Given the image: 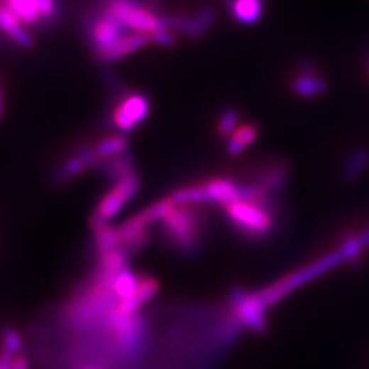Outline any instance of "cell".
Segmentation results:
<instances>
[{"label": "cell", "instance_id": "obj_22", "mask_svg": "<svg viewBox=\"0 0 369 369\" xmlns=\"http://www.w3.org/2000/svg\"><path fill=\"white\" fill-rule=\"evenodd\" d=\"M174 208H175V205L172 203V200L170 197H165V199L154 202L153 205L145 208L143 211L137 212V216H138V219L142 220V224L146 228H150L151 225L162 221Z\"/></svg>", "mask_w": 369, "mask_h": 369}, {"label": "cell", "instance_id": "obj_11", "mask_svg": "<svg viewBox=\"0 0 369 369\" xmlns=\"http://www.w3.org/2000/svg\"><path fill=\"white\" fill-rule=\"evenodd\" d=\"M288 165L285 162H274L266 165L251 183L257 184L258 188H262L265 192L274 197L275 194H279L283 189L286 180H288Z\"/></svg>", "mask_w": 369, "mask_h": 369}, {"label": "cell", "instance_id": "obj_20", "mask_svg": "<svg viewBox=\"0 0 369 369\" xmlns=\"http://www.w3.org/2000/svg\"><path fill=\"white\" fill-rule=\"evenodd\" d=\"M138 282H141V277L129 270V268L120 271L113 280V294L116 300L119 302L131 299L138 288Z\"/></svg>", "mask_w": 369, "mask_h": 369}, {"label": "cell", "instance_id": "obj_18", "mask_svg": "<svg viewBox=\"0 0 369 369\" xmlns=\"http://www.w3.org/2000/svg\"><path fill=\"white\" fill-rule=\"evenodd\" d=\"M258 136V128L253 123H245L242 126H238L233 136L228 137L226 143V151L229 155H240L242 154L249 145H253L255 142V138Z\"/></svg>", "mask_w": 369, "mask_h": 369}, {"label": "cell", "instance_id": "obj_26", "mask_svg": "<svg viewBox=\"0 0 369 369\" xmlns=\"http://www.w3.org/2000/svg\"><path fill=\"white\" fill-rule=\"evenodd\" d=\"M37 6H39L40 25H50L57 21L60 13L59 0H37Z\"/></svg>", "mask_w": 369, "mask_h": 369}, {"label": "cell", "instance_id": "obj_4", "mask_svg": "<svg viewBox=\"0 0 369 369\" xmlns=\"http://www.w3.org/2000/svg\"><path fill=\"white\" fill-rule=\"evenodd\" d=\"M83 28H85V35L94 54L108 50L111 45H114L128 34L126 28L116 17L106 11H101V9L87 16Z\"/></svg>", "mask_w": 369, "mask_h": 369}, {"label": "cell", "instance_id": "obj_2", "mask_svg": "<svg viewBox=\"0 0 369 369\" xmlns=\"http://www.w3.org/2000/svg\"><path fill=\"white\" fill-rule=\"evenodd\" d=\"M225 214L229 224L238 234L248 238H262L272 231L274 208L257 202L237 200L225 206Z\"/></svg>", "mask_w": 369, "mask_h": 369}, {"label": "cell", "instance_id": "obj_24", "mask_svg": "<svg viewBox=\"0 0 369 369\" xmlns=\"http://www.w3.org/2000/svg\"><path fill=\"white\" fill-rule=\"evenodd\" d=\"M0 343H2L4 353H8L11 356H18L23 348V337L21 332L14 328H5L0 336Z\"/></svg>", "mask_w": 369, "mask_h": 369}, {"label": "cell", "instance_id": "obj_25", "mask_svg": "<svg viewBox=\"0 0 369 369\" xmlns=\"http://www.w3.org/2000/svg\"><path fill=\"white\" fill-rule=\"evenodd\" d=\"M238 128V111L234 108H226L217 120V133L221 137L233 136Z\"/></svg>", "mask_w": 369, "mask_h": 369}, {"label": "cell", "instance_id": "obj_31", "mask_svg": "<svg viewBox=\"0 0 369 369\" xmlns=\"http://www.w3.org/2000/svg\"><path fill=\"white\" fill-rule=\"evenodd\" d=\"M4 116V96H2V89H0V117Z\"/></svg>", "mask_w": 369, "mask_h": 369}, {"label": "cell", "instance_id": "obj_32", "mask_svg": "<svg viewBox=\"0 0 369 369\" xmlns=\"http://www.w3.org/2000/svg\"><path fill=\"white\" fill-rule=\"evenodd\" d=\"M368 74H369V57H368Z\"/></svg>", "mask_w": 369, "mask_h": 369}, {"label": "cell", "instance_id": "obj_17", "mask_svg": "<svg viewBox=\"0 0 369 369\" xmlns=\"http://www.w3.org/2000/svg\"><path fill=\"white\" fill-rule=\"evenodd\" d=\"M87 170H89L87 162L83 160L77 153H74L71 157H68L67 160H63L57 168L54 170L51 183L54 187H62V184L79 177V175H82Z\"/></svg>", "mask_w": 369, "mask_h": 369}, {"label": "cell", "instance_id": "obj_6", "mask_svg": "<svg viewBox=\"0 0 369 369\" xmlns=\"http://www.w3.org/2000/svg\"><path fill=\"white\" fill-rule=\"evenodd\" d=\"M148 114H150V100L143 94L133 92L120 99L113 113V123L119 131L126 134L143 123Z\"/></svg>", "mask_w": 369, "mask_h": 369}, {"label": "cell", "instance_id": "obj_27", "mask_svg": "<svg viewBox=\"0 0 369 369\" xmlns=\"http://www.w3.org/2000/svg\"><path fill=\"white\" fill-rule=\"evenodd\" d=\"M150 40L154 45L165 46V48H171L177 43V34L170 30H155L150 34Z\"/></svg>", "mask_w": 369, "mask_h": 369}, {"label": "cell", "instance_id": "obj_7", "mask_svg": "<svg viewBox=\"0 0 369 369\" xmlns=\"http://www.w3.org/2000/svg\"><path fill=\"white\" fill-rule=\"evenodd\" d=\"M160 291V282L153 275H142L138 282V288L131 299L119 300L114 304V314L120 317L136 316L146 303H150Z\"/></svg>", "mask_w": 369, "mask_h": 369}, {"label": "cell", "instance_id": "obj_30", "mask_svg": "<svg viewBox=\"0 0 369 369\" xmlns=\"http://www.w3.org/2000/svg\"><path fill=\"white\" fill-rule=\"evenodd\" d=\"M80 369H106V368L100 363H88L85 366H82Z\"/></svg>", "mask_w": 369, "mask_h": 369}, {"label": "cell", "instance_id": "obj_8", "mask_svg": "<svg viewBox=\"0 0 369 369\" xmlns=\"http://www.w3.org/2000/svg\"><path fill=\"white\" fill-rule=\"evenodd\" d=\"M206 205L225 208L240 199V184L228 177H216L202 184Z\"/></svg>", "mask_w": 369, "mask_h": 369}, {"label": "cell", "instance_id": "obj_12", "mask_svg": "<svg viewBox=\"0 0 369 369\" xmlns=\"http://www.w3.org/2000/svg\"><path fill=\"white\" fill-rule=\"evenodd\" d=\"M96 171L100 172V175L109 182H119L125 177H129V175L136 174V165H134V159L129 151L111 157V159H105L100 160Z\"/></svg>", "mask_w": 369, "mask_h": 369}, {"label": "cell", "instance_id": "obj_5", "mask_svg": "<svg viewBox=\"0 0 369 369\" xmlns=\"http://www.w3.org/2000/svg\"><path fill=\"white\" fill-rule=\"evenodd\" d=\"M138 189H141V179H138L137 172L113 183V187L104 194V197L97 203L92 219L109 224V220L119 216L120 211L137 196Z\"/></svg>", "mask_w": 369, "mask_h": 369}, {"label": "cell", "instance_id": "obj_15", "mask_svg": "<svg viewBox=\"0 0 369 369\" xmlns=\"http://www.w3.org/2000/svg\"><path fill=\"white\" fill-rule=\"evenodd\" d=\"M328 82L316 74H299L291 80V89L295 96L314 99L323 96L328 91Z\"/></svg>", "mask_w": 369, "mask_h": 369}, {"label": "cell", "instance_id": "obj_19", "mask_svg": "<svg viewBox=\"0 0 369 369\" xmlns=\"http://www.w3.org/2000/svg\"><path fill=\"white\" fill-rule=\"evenodd\" d=\"M369 166V150L365 146L356 148V150L346 157V162L343 165V179L346 182H354L360 175H362Z\"/></svg>", "mask_w": 369, "mask_h": 369}, {"label": "cell", "instance_id": "obj_10", "mask_svg": "<svg viewBox=\"0 0 369 369\" xmlns=\"http://www.w3.org/2000/svg\"><path fill=\"white\" fill-rule=\"evenodd\" d=\"M0 31L23 50H31L34 46V39L30 31L5 4H0Z\"/></svg>", "mask_w": 369, "mask_h": 369}, {"label": "cell", "instance_id": "obj_14", "mask_svg": "<svg viewBox=\"0 0 369 369\" xmlns=\"http://www.w3.org/2000/svg\"><path fill=\"white\" fill-rule=\"evenodd\" d=\"M91 229L99 255L114 251V249H120L117 226H113L108 221H101L91 217Z\"/></svg>", "mask_w": 369, "mask_h": 369}, {"label": "cell", "instance_id": "obj_13", "mask_svg": "<svg viewBox=\"0 0 369 369\" xmlns=\"http://www.w3.org/2000/svg\"><path fill=\"white\" fill-rule=\"evenodd\" d=\"M263 0H226V9L240 25H255L263 14Z\"/></svg>", "mask_w": 369, "mask_h": 369}, {"label": "cell", "instance_id": "obj_9", "mask_svg": "<svg viewBox=\"0 0 369 369\" xmlns=\"http://www.w3.org/2000/svg\"><path fill=\"white\" fill-rule=\"evenodd\" d=\"M150 35L142 33H128L122 39L117 40L114 45H111L108 50L96 54V59L100 63H114L120 59L128 57L133 53L145 48L150 45Z\"/></svg>", "mask_w": 369, "mask_h": 369}, {"label": "cell", "instance_id": "obj_16", "mask_svg": "<svg viewBox=\"0 0 369 369\" xmlns=\"http://www.w3.org/2000/svg\"><path fill=\"white\" fill-rule=\"evenodd\" d=\"M216 18H217V13L214 8L211 6L202 8L196 14L188 17L183 34L191 40H197L209 31V28L214 25Z\"/></svg>", "mask_w": 369, "mask_h": 369}, {"label": "cell", "instance_id": "obj_3", "mask_svg": "<svg viewBox=\"0 0 369 369\" xmlns=\"http://www.w3.org/2000/svg\"><path fill=\"white\" fill-rule=\"evenodd\" d=\"M199 206H175L160 224L171 245L183 254L197 249L202 236V220Z\"/></svg>", "mask_w": 369, "mask_h": 369}, {"label": "cell", "instance_id": "obj_29", "mask_svg": "<svg viewBox=\"0 0 369 369\" xmlns=\"http://www.w3.org/2000/svg\"><path fill=\"white\" fill-rule=\"evenodd\" d=\"M13 360H14V356L0 351V369H11Z\"/></svg>", "mask_w": 369, "mask_h": 369}, {"label": "cell", "instance_id": "obj_21", "mask_svg": "<svg viewBox=\"0 0 369 369\" xmlns=\"http://www.w3.org/2000/svg\"><path fill=\"white\" fill-rule=\"evenodd\" d=\"M5 5L28 26L40 25L37 0H5Z\"/></svg>", "mask_w": 369, "mask_h": 369}, {"label": "cell", "instance_id": "obj_23", "mask_svg": "<svg viewBox=\"0 0 369 369\" xmlns=\"http://www.w3.org/2000/svg\"><path fill=\"white\" fill-rule=\"evenodd\" d=\"M94 151L100 160L111 159L128 151V141L125 136H111L94 145Z\"/></svg>", "mask_w": 369, "mask_h": 369}, {"label": "cell", "instance_id": "obj_1", "mask_svg": "<svg viewBox=\"0 0 369 369\" xmlns=\"http://www.w3.org/2000/svg\"><path fill=\"white\" fill-rule=\"evenodd\" d=\"M99 9L116 17L128 31L150 35L159 28L160 5L153 0H101Z\"/></svg>", "mask_w": 369, "mask_h": 369}, {"label": "cell", "instance_id": "obj_28", "mask_svg": "<svg viewBox=\"0 0 369 369\" xmlns=\"http://www.w3.org/2000/svg\"><path fill=\"white\" fill-rule=\"evenodd\" d=\"M11 369H30V362L23 354H18L14 357Z\"/></svg>", "mask_w": 369, "mask_h": 369}]
</instances>
